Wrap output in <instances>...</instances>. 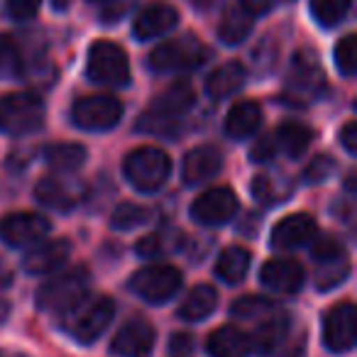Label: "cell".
<instances>
[{
  "label": "cell",
  "instance_id": "1",
  "mask_svg": "<svg viewBox=\"0 0 357 357\" xmlns=\"http://www.w3.org/2000/svg\"><path fill=\"white\" fill-rule=\"evenodd\" d=\"M194 105V89L186 81L172 84L164 93H159L157 98L149 103V108L142 113L137 128L147 135H157V137H174L181 120L186 118V113Z\"/></svg>",
  "mask_w": 357,
  "mask_h": 357
},
{
  "label": "cell",
  "instance_id": "2",
  "mask_svg": "<svg viewBox=\"0 0 357 357\" xmlns=\"http://www.w3.org/2000/svg\"><path fill=\"white\" fill-rule=\"evenodd\" d=\"M66 331L79 342H93L103 335L115 316V303L110 296H89L86 294L76 306L64 313Z\"/></svg>",
  "mask_w": 357,
  "mask_h": 357
},
{
  "label": "cell",
  "instance_id": "3",
  "mask_svg": "<svg viewBox=\"0 0 357 357\" xmlns=\"http://www.w3.org/2000/svg\"><path fill=\"white\" fill-rule=\"evenodd\" d=\"M89 284L91 274L86 267L66 269L47 284H42L40 291H37V308L50 313H66L89 294Z\"/></svg>",
  "mask_w": 357,
  "mask_h": 357
},
{
  "label": "cell",
  "instance_id": "4",
  "mask_svg": "<svg viewBox=\"0 0 357 357\" xmlns=\"http://www.w3.org/2000/svg\"><path fill=\"white\" fill-rule=\"evenodd\" d=\"M125 176L137 191L152 194V191L162 189L167 184L169 172H172V162L169 154L157 147H139L125 157Z\"/></svg>",
  "mask_w": 357,
  "mask_h": 357
},
{
  "label": "cell",
  "instance_id": "5",
  "mask_svg": "<svg viewBox=\"0 0 357 357\" xmlns=\"http://www.w3.org/2000/svg\"><path fill=\"white\" fill-rule=\"evenodd\" d=\"M45 125V103L35 93H8L0 98V130L13 137L32 135Z\"/></svg>",
  "mask_w": 357,
  "mask_h": 357
},
{
  "label": "cell",
  "instance_id": "6",
  "mask_svg": "<svg viewBox=\"0 0 357 357\" xmlns=\"http://www.w3.org/2000/svg\"><path fill=\"white\" fill-rule=\"evenodd\" d=\"M208 56V50L196 40L194 35L167 40L149 54V66L159 74H172V71H191L201 66Z\"/></svg>",
  "mask_w": 357,
  "mask_h": 357
},
{
  "label": "cell",
  "instance_id": "7",
  "mask_svg": "<svg viewBox=\"0 0 357 357\" xmlns=\"http://www.w3.org/2000/svg\"><path fill=\"white\" fill-rule=\"evenodd\" d=\"M184 284V277L172 264H149L130 277V291L147 303H167Z\"/></svg>",
  "mask_w": 357,
  "mask_h": 357
},
{
  "label": "cell",
  "instance_id": "8",
  "mask_svg": "<svg viewBox=\"0 0 357 357\" xmlns=\"http://www.w3.org/2000/svg\"><path fill=\"white\" fill-rule=\"evenodd\" d=\"M86 74L93 84L103 86H125L130 79L128 54L113 42H93L89 50V61H86Z\"/></svg>",
  "mask_w": 357,
  "mask_h": 357
},
{
  "label": "cell",
  "instance_id": "9",
  "mask_svg": "<svg viewBox=\"0 0 357 357\" xmlns=\"http://www.w3.org/2000/svg\"><path fill=\"white\" fill-rule=\"evenodd\" d=\"M123 118V103L115 96H86L79 98L71 108V120L81 130H110Z\"/></svg>",
  "mask_w": 357,
  "mask_h": 357
},
{
  "label": "cell",
  "instance_id": "10",
  "mask_svg": "<svg viewBox=\"0 0 357 357\" xmlns=\"http://www.w3.org/2000/svg\"><path fill=\"white\" fill-rule=\"evenodd\" d=\"M311 257L316 259V287L321 291L337 287L350 272L345 250L333 238H318V243L311 250Z\"/></svg>",
  "mask_w": 357,
  "mask_h": 357
},
{
  "label": "cell",
  "instance_id": "11",
  "mask_svg": "<svg viewBox=\"0 0 357 357\" xmlns=\"http://www.w3.org/2000/svg\"><path fill=\"white\" fill-rule=\"evenodd\" d=\"M357 340V311L350 301H342L326 313L323 321V342L335 355H345Z\"/></svg>",
  "mask_w": 357,
  "mask_h": 357
},
{
  "label": "cell",
  "instance_id": "12",
  "mask_svg": "<svg viewBox=\"0 0 357 357\" xmlns=\"http://www.w3.org/2000/svg\"><path fill=\"white\" fill-rule=\"evenodd\" d=\"M52 223L40 213H10L0 220V240L10 248H30L47 238Z\"/></svg>",
  "mask_w": 357,
  "mask_h": 357
},
{
  "label": "cell",
  "instance_id": "13",
  "mask_svg": "<svg viewBox=\"0 0 357 357\" xmlns=\"http://www.w3.org/2000/svg\"><path fill=\"white\" fill-rule=\"evenodd\" d=\"M238 213V199L228 186L201 194L191 206V215L201 225H223Z\"/></svg>",
  "mask_w": 357,
  "mask_h": 357
},
{
  "label": "cell",
  "instance_id": "14",
  "mask_svg": "<svg viewBox=\"0 0 357 357\" xmlns=\"http://www.w3.org/2000/svg\"><path fill=\"white\" fill-rule=\"evenodd\" d=\"M154 347V328L142 318L128 321L115 333L110 350L118 357H149Z\"/></svg>",
  "mask_w": 357,
  "mask_h": 357
},
{
  "label": "cell",
  "instance_id": "15",
  "mask_svg": "<svg viewBox=\"0 0 357 357\" xmlns=\"http://www.w3.org/2000/svg\"><path fill=\"white\" fill-rule=\"evenodd\" d=\"M318 225L308 213H294L282 218L272 230V248L277 250H296L316 240Z\"/></svg>",
  "mask_w": 357,
  "mask_h": 357
},
{
  "label": "cell",
  "instance_id": "16",
  "mask_svg": "<svg viewBox=\"0 0 357 357\" xmlns=\"http://www.w3.org/2000/svg\"><path fill=\"white\" fill-rule=\"evenodd\" d=\"M323 89V71L306 54H296L291 71L287 76V96L296 100H311Z\"/></svg>",
  "mask_w": 357,
  "mask_h": 357
},
{
  "label": "cell",
  "instance_id": "17",
  "mask_svg": "<svg viewBox=\"0 0 357 357\" xmlns=\"http://www.w3.org/2000/svg\"><path fill=\"white\" fill-rule=\"evenodd\" d=\"M71 255L69 240H50V243H37L30 252L22 257V269L30 274H50L64 267Z\"/></svg>",
  "mask_w": 357,
  "mask_h": 357
},
{
  "label": "cell",
  "instance_id": "18",
  "mask_svg": "<svg viewBox=\"0 0 357 357\" xmlns=\"http://www.w3.org/2000/svg\"><path fill=\"white\" fill-rule=\"evenodd\" d=\"M223 167V154H220L218 147L213 144H201V147H194L189 154L184 157V167H181V174H184V181L189 186L204 184L208 178H213L215 174Z\"/></svg>",
  "mask_w": 357,
  "mask_h": 357
},
{
  "label": "cell",
  "instance_id": "19",
  "mask_svg": "<svg viewBox=\"0 0 357 357\" xmlns=\"http://www.w3.org/2000/svg\"><path fill=\"white\" fill-rule=\"evenodd\" d=\"M259 282L277 294H296L303 287V269L294 259H269L259 272Z\"/></svg>",
  "mask_w": 357,
  "mask_h": 357
},
{
  "label": "cell",
  "instance_id": "20",
  "mask_svg": "<svg viewBox=\"0 0 357 357\" xmlns=\"http://www.w3.org/2000/svg\"><path fill=\"white\" fill-rule=\"evenodd\" d=\"M178 25V13L167 3H154L147 6L132 22V32L137 40H154L167 32H172Z\"/></svg>",
  "mask_w": 357,
  "mask_h": 357
},
{
  "label": "cell",
  "instance_id": "21",
  "mask_svg": "<svg viewBox=\"0 0 357 357\" xmlns=\"http://www.w3.org/2000/svg\"><path fill=\"white\" fill-rule=\"evenodd\" d=\"M206 350L211 357H248L252 352L250 335L235 326H223L215 333H211Z\"/></svg>",
  "mask_w": 357,
  "mask_h": 357
},
{
  "label": "cell",
  "instance_id": "22",
  "mask_svg": "<svg viewBox=\"0 0 357 357\" xmlns=\"http://www.w3.org/2000/svg\"><path fill=\"white\" fill-rule=\"evenodd\" d=\"M259 125H262V108L255 100H240L225 118V132L233 139H245L257 132Z\"/></svg>",
  "mask_w": 357,
  "mask_h": 357
},
{
  "label": "cell",
  "instance_id": "23",
  "mask_svg": "<svg viewBox=\"0 0 357 357\" xmlns=\"http://www.w3.org/2000/svg\"><path fill=\"white\" fill-rule=\"evenodd\" d=\"M245 86V66L238 61H228V64L218 66L206 81V93L213 100H225L233 93H238Z\"/></svg>",
  "mask_w": 357,
  "mask_h": 357
},
{
  "label": "cell",
  "instance_id": "24",
  "mask_svg": "<svg viewBox=\"0 0 357 357\" xmlns=\"http://www.w3.org/2000/svg\"><path fill=\"white\" fill-rule=\"evenodd\" d=\"M215 306H218V291L208 284H201V287L191 289L189 296L184 298V303L178 308V318L189 323H199L208 318L215 311Z\"/></svg>",
  "mask_w": 357,
  "mask_h": 357
},
{
  "label": "cell",
  "instance_id": "25",
  "mask_svg": "<svg viewBox=\"0 0 357 357\" xmlns=\"http://www.w3.org/2000/svg\"><path fill=\"white\" fill-rule=\"evenodd\" d=\"M272 137H274L277 154L284 152L287 157L296 159V157H301L308 149V144L313 142V130L301 123H287V125H282Z\"/></svg>",
  "mask_w": 357,
  "mask_h": 357
},
{
  "label": "cell",
  "instance_id": "26",
  "mask_svg": "<svg viewBox=\"0 0 357 357\" xmlns=\"http://www.w3.org/2000/svg\"><path fill=\"white\" fill-rule=\"evenodd\" d=\"M35 196L42 206L52 211H71L76 204V194L69 184H64L59 176H47L42 178L35 189Z\"/></svg>",
  "mask_w": 357,
  "mask_h": 357
},
{
  "label": "cell",
  "instance_id": "27",
  "mask_svg": "<svg viewBox=\"0 0 357 357\" xmlns=\"http://www.w3.org/2000/svg\"><path fill=\"white\" fill-rule=\"evenodd\" d=\"M250 269V252L245 248H225L215 262V274L225 284H240Z\"/></svg>",
  "mask_w": 357,
  "mask_h": 357
},
{
  "label": "cell",
  "instance_id": "28",
  "mask_svg": "<svg viewBox=\"0 0 357 357\" xmlns=\"http://www.w3.org/2000/svg\"><path fill=\"white\" fill-rule=\"evenodd\" d=\"M252 32V15L243 10V6L230 8L225 10L223 20L218 25V37L223 45L228 47H238L240 42H245V37Z\"/></svg>",
  "mask_w": 357,
  "mask_h": 357
},
{
  "label": "cell",
  "instance_id": "29",
  "mask_svg": "<svg viewBox=\"0 0 357 357\" xmlns=\"http://www.w3.org/2000/svg\"><path fill=\"white\" fill-rule=\"evenodd\" d=\"M45 159L54 172H76L86 162V149L74 142H56L45 149Z\"/></svg>",
  "mask_w": 357,
  "mask_h": 357
},
{
  "label": "cell",
  "instance_id": "30",
  "mask_svg": "<svg viewBox=\"0 0 357 357\" xmlns=\"http://www.w3.org/2000/svg\"><path fill=\"white\" fill-rule=\"evenodd\" d=\"M277 311H279L277 303L264 296H243L230 308V313H233L235 318H240V321H252V323L264 321V318H269Z\"/></svg>",
  "mask_w": 357,
  "mask_h": 357
},
{
  "label": "cell",
  "instance_id": "31",
  "mask_svg": "<svg viewBox=\"0 0 357 357\" xmlns=\"http://www.w3.org/2000/svg\"><path fill=\"white\" fill-rule=\"evenodd\" d=\"M22 71L25 61L17 42L8 35H0V79H20Z\"/></svg>",
  "mask_w": 357,
  "mask_h": 357
},
{
  "label": "cell",
  "instance_id": "32",
  "mask_svg": "<svg viewBox=\"0 0 357 357\" xmlns=\"http://www.w3.org/2000/svg\"><path fill=\"white\" fill-rule=\"evenodd\" d=\"M352 0H311V15L318 25L335 27L350 10Z\"/></svg>",
  "mask_w": 357,
  "mask_h": 357
},
{
  "label": "cell",
  "instance_id": "33",
  "mask_svg": "<svg viewBox=\"0 0 357 357\" xmlns=\"http://www.w3.org/2000/svg\"><path fill=\"white\" fill-rule=\"evenodd\" d=\"M335 66L342 76L350 79L352 74L357 71V37L355 35H347L337 42L335 47Z\"/></svg>",
  "mask_w": 357,
  "mask_h": 357
},
{
  "label": "cell",
  "instance_id": "34",
  "mask_svg": "<svg viewBox=\"0 0 357 357\" xmlns=\"http://www.w3.org/2000/svg\"><path fill=\"white\" fill-rule=\"evenodd\" d=\"M147 208H139V206L135 204H123L115 208L113 218H110V225L118 230H132L137 228V225L147 223Z\"/></svg>",
  "mask_w": 357,
  "mask_h": 357
},
{
  "label": "cell",
  "instance_id": "35",
  "mask_svg": "<svg viewBox=\"0 0 357 357\" xmlns=\"http://www.w3.org/2000/svg\"><path fill=\"white\" fill-rule=\"evenodd\" d=\"M252 194H255V199L262 201V204H274V201H279V199L287 196L284 191H279L277 184H274L269 176H264V174L252 181Z\"/></svg>",
  "mask_w": 357,
  "mask_h": 357
},
{
  "label": "cell",
  "instance_id": "36",
  "mask_svg": "<svg viewBox=\"0 0 357 357\" xmlns=\"http://www.w3.org/2000/svg\"><path fill=\"white\" fill-rule=\"evenodd\" d=\"M333 169H335V162H333L331 157H318V159H313V162L308 164L306 172H303V181H306V184L326 181V178L333 174Z\"/></svg>",
  "mask_w": 357,
  "mask_h": 357
},
{
  "label": "cell",
  "instance_id": "37",
  "mask_svg": "<svg viewBox=\"0 0 357 357\" xmlns=\"http://www.w3.org/2000/svg\"><path fill=\"white\" fill-rule=\"evenodd\" d=\"M40 3L42 0H8L6 10L13 20H30L40 10Z\"/></svg>",
  "mask_w": 357,
  "mask_h": 357
},
{
  "label": "cell",
  "instance_id": "38",
  "mask_svg": "<svg viewBox=\"0 0 357 357\" xmlns=\"http://www.w3.org/2000/svg\"><path fill=\"white\" fill-rule=\"evenodd\" d=\"M137 255L139 257H159V255H164V243L159 235H147V238H142L137 243Z\"/></svg>",
  "mask_w": 357,
  "mask_h": 357
},
{
  "label": "cell",
  "instance_id": "39",
  "mask_svg": "<svg viewBox=\"0 0 357 357\" xmlns=\"http://www.w3.org/2000/svg\"><path fill=\"white\" fill-rule=\"evenodd\" d=\"M274 154H277V147H274V137H272V135H267V137H262L252 147V162H267V159H272Z\"/></svg>",
  "mask_w": 357,
  "mask_h": 357
},
{
  "label": "cell",
  "instance_id": "40",
  "mask_svg": "<svg viewBox=\"0 0 357 357\" xmlns=\"http://www.w3.org/2000/svg\"><path fill=\"white\" fill-rule=\"evenodd\" d=\"M279 0H243V10L248 15H264L269 13L274 6H277Z\"/></svg>",
  "mask_w": 357,
  "mask_h": 357
},
{
  "label": "cell",
  "instance_id": "41",
  "mask_svg": "<svg viewBox=\"0 0 357 357\" xmlns=\"http://www.w3.org/2000/svg\"><path fill=\"white\" fill-rule=\"evenodd\" d=\"M342 147L347 149V154H357V123H347L342 128Z\"/></svg>",
  "mask_w": 357,
  "mask_h": 357
},
{
  "label": "cell",
  "instance_id": "42",
  "mask_svg": "<svg viewBox=\"0 0 357 357\" xmlns=\"http://www.w3.org/2000/svg\"><path fill=\"white\" fill-rule=\"evenodd\" d=\"M169 347H172L174 355H178V352H184V355H186V352L191 350V335H174L172 345H169Z\"/></svg>",
  "mask_w": 357,
  "mask_h": 357
},
{
  "label": "cell",
  "instance_id": "43",
  "mask_svg": "<svg viewBox=\"0 0 357 357\" xmlns=\"http://www.w3.org/2000/svg\"><path fill=\"white\" fill-rule=\"evenodd\" d=\"M194 3L199 10H213V8L218 6V3H223V0H194Z\"/></svg>",
  "mask_w": 357,
  "mask_h": 357
},
{
  "label": "cell",
  "instance_id": "44",
  "mask_svg": "<svg viewBox=\"0 0 357 357\" xmlns=\"http://www.w3.org/2000/svg\"><path fill=\"white\" fill-rule=\"evenodd\" d=\"M91 3H100V6H110V3H115V0H91Z\"/></svg>",
  "mask_w": 357,
  "mask_h": 357
}]
</instances>
